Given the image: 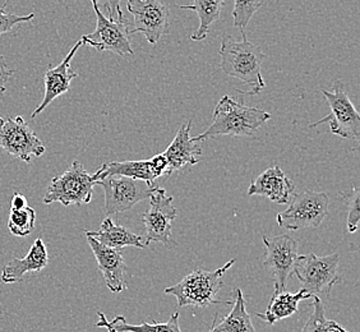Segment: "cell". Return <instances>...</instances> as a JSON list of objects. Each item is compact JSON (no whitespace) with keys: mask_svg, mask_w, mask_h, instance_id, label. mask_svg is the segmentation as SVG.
Wrapping results in <instances>:
<instances>
[{"mask_svg":"<svg viewBox=\"0 0 360 332\" xmlns=\"http://www.w3.org/2000/svg\"><path fill=\"white\" fill-rule=\"evenodd\" d=\"M271 119L270 113L243 104L229 95H225L216 105L212 114V123L193 142L215 139L219 136L256 137V133Z\"/></svg>","mask_w":360,"mask_h":332,"instance_id":"obj_1","label":"cell"},{"mask_svg":"<svg viewBox=\"0 0 360 332\" xmlns=\"http://www.w3.org/2000/svg\"><path fill=\"white\" fill-rule=\"evenodd\" d=\"M242 42H238L231 36L222 37L221 48L219 54L221 56L220 68L228 76L250 84V91H239L248 95H257L264 90L266 83L262 77V63L264 54L262 49L248 42L245 35Z\"/></svg>","mask_w":360,"mask_h":332,"instance_id":"obj_2","label":"cell"},{"mask_svg":"<svg viewBox=\"0 0 360 332\" xmlns=\"http://www.w3.org/2000/svg\"><path fill=\"white\" fill-rule=\"evenodd\" d=\"M236 262V258H233L215 271H193L183 280H180L178 284L167 288L164 293L176 298L180 308H207L212 305H225L226 302H220L216 297L224 286L222 277L225 276V272L230 270Z\"/></svg>","mask_w":360,"mask_h":332,"instance_id":"obj_3","label":"cell"},{"mask_svg":"<svg viewBox=\"0 0 360 332\" xmlns=\"http://www.w3.org/2000/svg\"><path fill=\"white\" fill-rule=\"evenodd\" d=\"M95 186L92 174L79 161H73L64 173L50 180L42 201L46 205L60 202L63 206L87 205L92 200Z\"/></svg>","mask_w":360,"mask_h":332,"instance_id":"obj_4","label":"cell"},{"mask_svg":"<svg viewBox=\"0 0 360 332\" xmlns=\"http://www.w3.org/2000/svg\"><path fill=\"white\" fill-rule=\"evenodd\" d=\"M340 257L338 253L330 256L319 257L314 253L299 256L294 266L292 274L298 277L303 289L311 294V297L328 298L331 289L340 281Z\"/></svg>","mask_w":360,"mask_h":332,"instance_id":"obj_5","label":"cell"},{"mask_svg":"<svg viewBox=\"0 0 360 332\" xmlns=\"http://www.w3.org/2000/svg\"><path fill=\"white\" fill-rule=\"evenodd\" d=\"M328 206V194L305 189L291 196L289 208L277 214V225L288 230L317 228L327 217Z\"/></svg>","mask_w":360,"mask_h":332,"instance_id":"obj_6","label":"cell"},{"mask_svg":"<svg viewBox=\"0 0 360 332\" xmlns=\"http://www.w3.org/2000/svg\"><path fill=\"white\" fill-rule=\"evenodd\" d=\"M322 94L330 105L331 113L325 118L309 125V128L328 123L330 133L341 139H354L358 142L360 139V115L347 96L345 84L336 81L331 90H322Z\"/></svg>","mask_w":360,"mask_h":332,"instance_id":"obj_7","label":"cell"},{"mask_svg":"<svg viewBox=\"0 0 360 332\" xmlns=\"http://www.w3.org/2000/svg\"><path fill=\"white\" fill-rule=\"evenodd\" d=\"M96 14V28L94 32L81 37L84 45L96 49L97 51H111L120 56H133L129 39L131 25L127 20H112L106 17L95 0H91Z\"/></svg>","mask_w":360,"mask_h":332,"instance_id":"obj_8","label":"cell"},{"mask_svg":"<svg viewBox=\"0 0 360 332\" xmlns=\"http://www.w3.org/2000/svg\"><path fill=\"white\" fill-rule=\"evenodd\" d=\"M0 148L27 164L46 151L41 139L21 115L15 118L0 117Z\"/></svg>","mask_w":360,"mask_h":332,"instance_id":"obj_9","label":"cell"},{"mask_svg":"<svg viewBox=\"0 0 360 332\" xmlns=\"http://www.w3.org/2000/svg\"><path fill=\"white\" fill-rule=\"evenodd\" d=\"M173 201V197L169 196L165 189L155 188L150 197V208L142 215L147 245L153 242L161 243L165 247L176 244L172 238L173 222L178 215Z\"/></svg>","mask_w":360,"mask_h":332,"instance_id":"obj_10","label":"cell"},{"mask_svg":"<svg viewBox=\"0 0 360 332\" xmlns=\"http://www.w3.org/2000/svg\"><path fill=\"white\" fill-rule=\"evenodd\" d=\"M96 184L104 188L105 212L118 215L134 208L139 202L150 198L155 188L146 181L123 175H111L98 180Z\"/></svg>","mask_w":360,"mask_h":332,"instance_id":"obj_11","label":"cell"},{"mask_svg":"<svg viewBox=\"0 0 360 332\" xmlns=\"http://www.w3.org/2000/svg\"><path fill=\"white\" fill-rule=\"evenodd\" d=\"M128 12L133 15L129 34H143L146 40L156 45L169 32V7L160 0H127Z\"/></svg>","mask_w":360,"mask_h":332,"instance_id":"obj_12","label":"cell"},{"mask_svg":"<svg viewBox=\"0 0 360 332\" xmlns=\"http://www.w3.org/2000/svg\"><path fill=\"white\" fill-rule=\"evenodd\" d=\"M262 241L266 248L264 266L275 279V291H284L298 260V242L288 234L264 236Z\"/></svg>","mask_w":360,"mask_h":332,"instance_id":"obj_13","label":"cell"},{"mask_svg":"<svg viewBox=\"0 0 360 332\" xmlns=\"http://www.w3.org/2000/svg\"><path fill=\"white\" fill-rule=\"evenodd\" d=\"M82 45H84V42L81 40L77 42L76 45L70 49V53L63 59V62L59 65H56V67L49 65L48 70L45 72V76H44V84H45L44 98L40 105L36 108L35 111L32 113L31 118H36L56 98L62 96L70 90V82L78 77V73L72 70L70 63L76 56L78 49L81 48Z\"/></svg>","mask_w":360,"mask_h":332,"instance_id":"obj_14","label":"cell"},{"mask_svg":"<svg viewBox=\"0 0 360 332\" xmlns=\"http://www.w3.org/2000/svg\"><path fill=\"white\" fill-rule=\"evenodd\" d=\"M86 238L94 252V256L96 258L97 267L104 276L108 289L112 293H122L127 289V281L124 279L127 264L122 249L106 247L89 236H86Z\"/></svg>","mask_w":360,"mask_h":332,"instance_id":"obj_15","label":"cell"},{"mask_svg":"<svg viewBox=\"0 0 360 332\" xmlns=\"http://www.w3.org/2000/svg\"><path fill=\"white\" fill-rule=\"evenodd\" d=\"M294 189L292 180L285 175L280 166L274 165L250 183L248 196H262L278 205H286L290 202Z\"/></svg>","mask_w":360,"mask_h":332,"instance_id":"obj_16","label":"cell"},{"mask_svg":"<svg viewBox=\"0 0 360 332\" xmlns=\"http://www.w3.org/2000/svg\"><path fill=\"white\" fill-rule=\"evenodd\" d=\"M191 127H192L191 120H188L187 123L181 125L173 142L162 153L165 155L169 164L167 175L200 162L198 156L202 155L201 147L191 139Z\"/></svg>","mask_w":360,"mask_h":332,"instance_id":"obj_17","label":"cell"},{"mask_svg":"<svg viewBox=\"0 0 360 332\" xmlns=\"http://www.w3.org/2000/svg\"><path fill=\"white\" fill-rule=\"evenodd\" d=\"M49 263L48 250L41 238L36 239L27 255L23 258H13L8 262L0 275V281L4 284H14L22 281L27 272H40Z\"/></svg>","mask_w":360,"mask_h":332,"instance_id":"obj_18","label":"cell"},{"mask_svg":"<svg viewBox=\"0 0 360 332\" xmlns=\"http://www.w3.org/2000/svg\"><path fill=\"white\" fill-rule=\"evenodd\" d=\"M84 236H91L96 239L97 242L110 248L122 249L124 247L146 248L147 247L145 238L134 234L129 229L114 224L110 217L105 219L98 231H86Z\"/></svg>","mask_w":360,"mask_h":332,"instance_id":"obj_19","label":"cell"},{"mask_svg":"<svg viewBox=\"0 0 360 332\" xmlns=\"http://www.w3.org/2000/svg\"><path fill=\"white\" fill-rule=\"evenodd\" d=\"M111 175H123L133 179L143 180L148 186L153 187L155 180L158 179L153 172L151 160H139V161H110L105 162L96 173L92 174L95 181L104 179Z\"/></svg>","mask_w":360,"mask_h":332,"instance_id":"obj_20","label":"cell"},{"mask_svg":"<svg viewBox=\"0 0 360 332\" xmlns=\"http://www.w3.org/2000/svg\"><path fill=\"white\" fill-rule=\"evenodd\" d=\"M98 322L96 327L106 328L108 332H181L179 325V313L175 312L167 322H156L150 319L148 322H142L139 325H131L125 321L123 316H117L112 321H108L103 312H97Z\"/></svg>","mask_w":360,"mask_h":332,"instance_id":"obj_21","label":"cell"},{"mask_svg":"<svg viewBox=\"0 0 360 332\" xmlns=\"http://www.w3.org/2000/svg\"><path fill=\"white\" fill-rule=\"evenodd\" d=\"M311 294L302 289L297 293L275 291L264 313H257V317L269 325H275L277 321L288 319L298 312L299 303L304 299H309Z\"/></svg>","mask_w":360,"mask_h":332,"instance_id":"obj_22","label":"cell"},{"mask_svg":"<svg viewBox=\"0 0 360 332\" xmlns=\"http://www.w3.org/2000/svg\"><path fill=\"white\" fill-rule=\"evenodd\" d=\"M234 305L228 316L222 319L219 325H212L208 332H256L252 324L250 313L245 308V299L240 289L233 291Z\"/></svg>","mask_w":360,"mask_h":332,"instance_id":"obj_23","label":"cell"},{"mask_svg":"<svg viewBox=\"0 0 360 332\" xmlns=\"http://www.w3.org/2000/svg\"><path fill=\"white\" fill-rule=\"evenodd\" d=\"M193 1L192 6H180V8L187 11H194L198 15L200 26L197 28V31H194L192 34L191 39L193 42H202L207 37L210 27L216 21H219L225 0H193Z\"/></svg>","mask_w":360,"mask_h":332,"instance_id":"obj_24","label":"cell"},{"mask_svg":"<svg viewBox=\"0 0 360 332\" xmlns=\"http://www.w3.org/2000/svg\"><path fill=\"white\" fill-rule=\"evenodd\" d=\"M313 298V313L305 322L302 332H349L336 321L326 319L323 302L319 298Z\"/></svg>","mask_w":360,"mask_h":332,"instance_id":"obj_25","label":"cell"},{"mask_svg":"<svg viewBox=\"0 0 360 332\" xmlns=\"http://www.w3.org/2000/svg\"><path fill=\"white\" fill-rule=\"evenodd\" d=\"M36 211L32 208L12 210L8 219V229L15 236H28L35 229Z\"/></svg>","mask_w":360,"mask_h":332,"instance_id":"obj_26","label":"cell"},{"mask_svg":"<svg viewBox=\"0 0 360 332\" xmlns=\"http://www.w3.org/2000/svg\"><path fill=\"white\" fill-rule=\"evenodd\" d=\"M267 0H234L233 18L234 26L240 30L242 35H245V28L257 11L264 6Z\"/></svg>","mask_w":360,"mask_h":332,"instance_id":"obj_27","label":"cell"},{"mask_svg":"<svg viewBox=\"0 0 360 332\" xmlns=\"http://www.w3.org/2000/svg\"><path fill=\"white\" fill-rule=\"evenodd\" d=\"M342 201L347 203V228L349 234H355L359 228L360 220V189L358 184H353L349 191L341 192Z\"/></svg>","mask_w":360,"mask_h":332,"instance_id":"obj_28","label":"cell"},{"mask_svg":"<svg viewBox=\"0 0 360 332\" xmlns=\"http://www.w3.org/2000/svg\"><path fill=\"white\" fill-rule=\"evenodd\" d=\"M6 7H7V4H4V7L0 8V36L11 32L17 25L32 21L35 18L34 13L27 14V15L8 13Z\"/></svg>","mask_w":360,"mask_h":332,"instance_id":"obj_29","label":"cell"},{"mask_svg":"<svg viewBox=\"0 0 360 332\" xmlns=\"http://www.w3.org/2000/svg\"><path fill=\"white\" fill-rule=\"evenodd\" d=\"M97 6H101L105 8V11L108 12V17L112 20H124V14L120 7V1L122 0H95Z\"/></svg>","mask_w":360,"mask_h":332,"instance_id":"obj_30","label":"cell"},{"mask_svg":"<svg viewBox=\"0 0 360 332\" xmlns=\"http://www.w3.org/2000/svg\"><path fill=\"white\" fill-rule=\"evenodd\" d=\"M13 75V70H9L6 58L0 54V96L7 91L8 81Z\"/></svg>","mask_w":360,"mask_h":332,"instance_id":"obj_31","label":"cell"},{"mask_svg":"<svg viewBox=\"0 0 360 332\" xmlns=\"http://www.w3.org/2000/svg\"><path fill=\"white\" fill-rule=\"evenodd\" d=\"M27 198L20 192H14L13 197L11 200V208L12 210H20V208H27Z\"/></svg>","mask_w":360,"mask_h":332,"instance_id":"obj_32","label":"cell"}]
</instances>
